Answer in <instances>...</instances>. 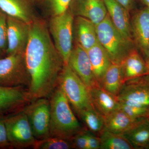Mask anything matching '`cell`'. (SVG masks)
<instances>
[{
  "label": "cell",
  "mask_w": 149,
  "mask_h": 149,
  "mask_svg": "<svg viewBox=\"0 0 149 149\" xmlns=\"http://www.w3.org/2000/svg\"><path fill=\"white\" fill-rule=\"evenodd\" d=\"M29 24L24 56L31 79L28 91L32 101L50 97L58 86L60 74L65 64L45 22L36 17Z\"/></svg>",
  "instance_id": "6da1fadb"
},
{
  "label": "cell",
  "mask_w": 149,
  "mask_h": 149,
  "mask_svg": "<svg viewBox=\"0 0 149 149\" xmlns=\"http://www.w3.org/2000/svg\"><path fill=\"white\" fill-rule=\"evenodd\" d=\"M50 97V134L71 141L75 135L84 129L72 112L69 102L58 86Z\"/></svg>",
  "instance_id": "7a4b0ae2"
},
{
  "label": "cell",
  "mask_w": 149,
  "mask_h": 149,
  "mask_svg": "<svg viewBox=\"0 0 149 149\" xmlns=\"http://www.w3.org/2000/svg\"><path fill=\"white\" fill-rule=\"evenodd\" d=\"M96 27L98 42L106 51L112 63L120 65L136 47L133 42L125 39L116 28L108 14Z\"/></svg>",
  "instance_id": "3957f363"
},
{
  "label": "cell",
  "mask_w": 149,
  "mask_h": 149,
  "mask_svg": "<svg viewBox=\"0 0 149 149\" xmlns=\"http://www.w3.org/2000/svg\"><path fill=\"white\" fill-rule=\"evenodd\" d=\"M74 16L69 9L51 17L48 27L55 47L67 64L73 48Z\"/></svg>",
  "instance_id": "277c9868"
},
{
  "label": "cell",
  "mask_w": 149,
  "mask_h": 149,
  "mask_svg": "<svg viewBox=\"0 0 149 149\" xmlns=\"http://www.w3.org/2000/svg\"><path fill=\"white\" fill-rule=\"evenodd\" d=\"M58 86L76 113L92 105L89 89L68 65L63 66Z\"/></svg>",
  "instance_id": "5b68a950"
},
{
  "label": "cell",
  "mask_w": 149,
  "mask_h": 149,
  "mask_svg": "<svg viewBox=\"0 0 149 149\" xmlns=\"http://www.w3.org/2000/svg\"><path fill=\"white\" fill-rule=\"evenodd\" d=\"M30 82L24 53L0 57V86L28 88Z\"/></svg>",
  "instance_id": "8992f818"
},
{
  "label": "cell",
  "mask_w": 149,
  "mask_h": 149,
  "mask_svg": "<svg viewBox=\"0 0 149 149\" xmlns=\"http://www.w3.org/2000/svg\"><path fill=\"white\" fill-rule=\"evenodd\" d=\"M3 118L11 147L16 148L33 147L37 140L23 110L14 112Z\"/></svg>",
  "instance_id": "52a82bcc"
},
{
  "label": "cell",
  "mask_w": 149,
  "mask_h": 149,
  "mask_svg": "<svg viewBox=\"0 0 149 149\" xmlns=\"http://www.w3.org/2000/svg\"><path fill=\"white\" fill-rule=\"evenodd\" d=\"M37 140L50 136V102L47 98H40L29 102L23 109Z\"/></svg>",
  "instance_id": "ba28073f"
},
{
  "label": "cell",
  "mask_w": 149,
  "mask_h": 149,
  "mask_svg": "<svg viewBox=\"0 0 149 149\" xmlns=\"http://www.w3.org/2000/svg\"><path fill=\"white\" fill-rule=\"evenodd\" d=\"M117 97L120 102L149 108V74L125 82Z\"/></svg>",
  "instance_id": "9c48e42d"
},
{
  "label": "cell",
  "mask_w": 149,
  "mask_h": 149,
  "mask_svg": "<svg viewBox=\"0 0 149 149\" xmlns=\"http://www.w3.org/2000/svg\"><path fill=\"white\" fill-rule=\"evenodd\" d=\"M7 24L8 45L6 55L24 53L29 41L30 24L8 15Z\"/></svg>",
  "instance_id": "30bf717a"
},
{
  "label": "cell",
  "mask_w": 149,
  "mask_h": 149,
  "mask_svg": "<svg viewBox=\"0 0 149 149\" xmlns=\"http://www.w3.org/2000/svg\"><path fill=\"white\" fill-rule=\"evenodd\" d=\"M67 64L88 89L99 86L93 72L88 52L79 45L74 43Z\"/></svg>",
  "instance_id": "8fae6325"
},
{
  "label": "cell",
  "mask_w": 149,
  "mask_h": 149,
  "mask_svg": "<svg viewBox=\"0 0 149 149\" xmlns=\"http://www.w3.org/2000/svg\"><path fill=\"white\" fill-rule=\"evenodd\" d=\"M130 25L133 42L144 57L149 43V8L145 7L135 11Z\"/></svg>",
  "instance_id": "7c38bea8"
},
{
  "label": "cell",
  "mask_w": 149,
  "mask_h": 149,
  "mask_svg": "<svg viewBox=\"0 0 149 149\" xmlns=\"http://www.w3.org/2000/svg\"><path fill=\"white\" fill-rule=\"evenodd\" d=\"M68 9L74 16L87 19L97 25L108 15L103 0H72Z\"/></svg>",
  "instance_id": "4fadbf2b"
},
{
  "label": "cell",
  "mask_w": 149,
  "mask_h": 149,
  "mask_svg": "<svg viewBox=\"0 0 149 149\" xmlns=\"http://www.w3.org/2000/svg\"><path fill=\"white\" fill-rule=\"evenodd\" d=\"M31 101L28 89L0 86V117L5 114L15 112Z\"/></svg>",
  "instance_id": "5bb4252c"
},
{
  "label": "cell",
  "mask_w": 149,
  "mask_h": 149,
  "mask_svg": "<svg viewBox=\"0 0 149 149\" xmlns=\"http://www.w3.org/2000/svg\"><path fill=\"white\" fill-rule=\"evenodd\" d=\"M73 35L74 43L88 51L98 42L96 25L87 19L74 16Z\"/></svg>",
  "instance_id": "9a60e30c"
},
{
  "label": "cell",
  "mask_w": 149,
  "mask_h": 149,
  "mask_svg": "<svg viewBox=\"0 0 149 149\" xmlns=\"http://www.w3.org/2000/svg\"><path fill=\"white\" fill-rule=\"evenodd\" d=\"M112 23L125 39L133 42L129 12L116 0H103Z\"/></svg>",
  "instance_id": "2e32d148"
},
{
  "label": "cell",
  "mask_w": 149,
  "mask_h": 149,
  "mask_svg": "<svg viewBox=\"0 0 149 149\" xmlns=\"http://www.w3.org/2000/svg\"><path fill=\"white\" fill-rule=\"evenodd\" d=\"M124 82L149 74V71L143 56L136 47L133 49L120 64Z\"/></svg>",
  "instance_id": "e0dca14e"
},
{
  "label": "cell",
  "mask_w": 149,
  "mask_h": 149,
  "mask_svg": "<svg viewBox=\"0 0 149 149\" xmlns=\"http://www.w3.org/2000/svg\"><path fill=\"white\" fill-rule=\"evenodd\" d=\"M89 93L92 106L104 117L119 109L120 102L117 97L100 86L89 89Z\"/></svg>",
  "instance_id": "ac0fdd59"
},
{
  "label": "cell",
  "mask_w": 149,
  "mask_h": 149,
  "mask_svg": "<svg viewBox=\"0 0 149 149\" xmlns=\"http://www.w3.org/2000/svg\"><path fill=\"white\" fill-rule=\"evenodd\" d=\"M0 9L29 24L36 18L29 0H0Z\"/></svg>",
  "instance_id": "d6986e66"
},
{
  "label": "cell",
  "mask_w": 149,
  "mask_h": 149,
  "mask_svg": "<svg viewBox=\"0 0 149 149\" xmlns=\"http://www.w3.org/2000/svg\"><path fill=\"white\" fill-rule=\"evenodd\" d=\"M87 52L96 81L100 86L107 70L112 63L111 61L99 42Z\"/></svg>",
  "instance_id": "ffe728a7"
},
{
  "label": "cell",
  "mask_w": 149,
  "mask_h": 149,
  "mask_svg": "<svg viewBox=\"0 0 149 149\" xmlns=\"http://www.w3.org/2000/svg\"><path fill=\"white\" fill-rule=\"evenodd\" d=\"M123 135L135 149H149V117L140 119Z\"/></svg>",
  "instance_id": "44dd1931"
},
{
  "label": "cell",
  "mask_w": 149,
  "mask_h": 149,
  "mask_svg": "<svg viewBox=\"0 0 149 149\" xmlns=\"http://www.w3.org/2000/svg\"><path fill=\"white\" fill-rule=\"evenodd\" d=\"M141 118H132L118 109L105 117L104 130L123 134Z\"/></svg>",
  "instance_id": "7402d4cb"
},
{
  "label": "cell",
  "mask_w": 149,
  "mask_h": 149,
  "mask_svg": "<svg viewBox=\"0 0 149 149\" xmlns=\"http://www.w3.org/2000/svg\"><path fill=\"white\" fill-rule=\"evenodd\" d=\"M124 84L120 65L112 63L105 73L100 86L117 97Z\"/></svg>",
  "instance_id": "603a6c76"
},
{
  "label": "cell",
  "mask_w": 149,
  "mask_h": 149,
  "mask_svg": "<svg viewBox=\"0 0 149 149\" xmlns=\"http://www.w3.org/2000/svg\"><path fill=\"white\" fill-rule=\"evenodd\" d=\"M86 129L98 136L104 130L105 118L96 111L92 105L77 112Z\"/></svg>",
  "instance_id": "cb8c5ba5"
},
{
  "label": "cell",
  "mask_w": 149,
  "mask_h": 149,
  "mask_svg": "<svg viewBox=\"0 0 149 149\" xmlns=\"http://www.w3.org/2000/svg\"><path fill=\"white\" fill-rule=\"evenodd\" d=\"M100 149H135L123 134L104 130L100 135Z\"/></svg>",
  "instance_id": "d4e9b609"
},
{
  "label": "cell",
  "mask_w": 149,
  "mask_h": 149,
  "mask_svg": "<svg viewBox=\"0 0 149 149\" xmlns=\"http://www.w3.org/2000/svg\"><path fill=\"white\" fill-rule=\"evenodd\" d=\"M32 148L35 149H73L71 141L52 136L37 140Z\"/></svg>",
  "instance_id": "484cf974"
},
{
  "label": "cell",
  "mask_w": 149,
  "mask_h": 149,
  "mask_svg": "<svg viewBox=\"0 0 149 149\" xmlns=\"http://www.w3.org/2000/svg\"><path fill=\"white\" fill-rule=\"evenodd\" d=\"M120 102L119 109L134 119L149 117V108Z\"/></svg>",
  "instance_id": "4316f807"
},
{
  "label": "cell",
  "mask_w": 149,
  "mask_h": 149,
  "mask_svg": "<svg viewBox=\"0 0 149 149\" xmlns=\"http://www.w3.org/2000/svg\"><path fill=\"white\" fill-rule=\"evenodd\" d=\"M72 0H46L48 10L52 16L64 13L69 8Z\"/></svg>",
  "instance_id": "83f0119b"
},
{
  "label": "cell",
  "mask_w": 149,
  "mask_h": 149,
  "mask_svg": "<svg viewBox=\"0 0 149 149\" xmlns=\"http://www.w3.org/2000/svg\"><path fill=\"white\" fill-rule=\"evenodd\" d=\"M8 15L0 9V52L5 54L7 49Z\"/></svg>",
  "instance_id": "f1b7e54d"
},
{
  "label": "cell",
  "mask_w": 149,
  "mask_h": 149,
  "mask_svg": "<svg viewBox=\"0 0 149 149\" xmlns=\"http://www.w3.org/2000/svg\"><path fill=\"white\" fill-rule=\"evenodd\" d=\"M73 148L88 149V130L84 129L75 135L71 140Z\"/></svg>",
  "instance_id": "f546056e"
},
{
  "label": "cell",
  "mask_w": 149,
  "mask_h": 149,
  "mask_svg": "<svg viewBox=\"0 0 149 149\" xmlns=\"http://www.w3.org/2000/svg\"><path fill=\"white\" fill-rule=\"evenodd\" d=\"M11 147L8 138L7 133L3 118H0V148Z\"/></svg>",
  "instance_id": "4dcf8cb0"
},
{
  "label": "cell",
  "mask_w": 149,
  "mask_h": 149,
  "mask_svg": "<svg viewBox=\"0 0 149 149\" xmlns=\"http://www.w3.org/2000/svg\"><path fill=\"white\" fill-rule=\"evenodd\" d=\"M88 149H100L101 141L100 136L94 134L88 130Z\"/></svg>",
  "instance_id": "1f68e13d"
},
{
  "label": "cell",
  "mask_w": 149,
  "mask_h": 149,
  "mask_svg": "<svg viewBox=\"0 0 149 149\" xmlns=\"http://www.w3.org/2000/svg\"><path fill=\"white\" fill-rule=\"evenodd\" d=\"M117 2L130 12L134 8L135 0H116Z\"/></svg>",
  "instance_id": "d6a6232c"
},
{
  "label": "cell",
  "mask_w": 149,
  "mask_h": 149,
  "mask_svg": "<svg viewBox=\"0 0 149 149\" xmlns=\"http://www.w3.org/2000/svg\"><path fill=\"white\" fill-rule=\"evenodd\" d=\"M144 58L145 59V61L146 62V63L149 71V43L148 49H147L146 53L144 56Z\"/></svg>",
  "instance_id": "836d02e7"
},
{
  "label": "cell",
  "mask_w": 149,
  "mask_h": 149,
  "mask_svg": "<svg viewBox=\"0 0 149 149\" xmlns=\"http://www.w3.org/2000/svg\"><path fill=\"white\" fill-rule=\"evenodd\" d=\"M140 1L145 6V7L149 8V0H140Z\"/></svg>",
  "instance_id": "e575fe53"
},
{
  "label": "cell",
  "mask_w": 149,
  "mask_h": 149,
  "mask_svg": "<svg viewBox=\"0 0 149 149\" xmlns=\"http://www.w3.org/2000/svg\"><path fill=\"white\" fill-rule=\"evenodd\" d=\"M3 54V53H2L1 52H0V57H1L2 54Z\"/></svg>",
  "instance_id": "d590c367"
},
{
  "label": "cell",
  "mask_w": 149,
  "mask_h": 149,
  "mask_svg": "<svg viewBox=\"0 0 149 149\" xmlns=\"http://www.w3.org/2000/svg\"><path fill=\"white\" fill-rule=\"evenodd\" d=\"M32 1H40V0H32Z\"/></svg>",
  "instance_id": "8d00e7d4"
},
{
  "label": "cell",
  "mask_w": 149,
  "mask_h": 149,
  "mask_svg": "<svg viewBox=\"0 0 149 149\" xmlns=\"http://www.w3.org/2000/svg\"><path fill=\"white\" fill-rule=\"evenodd\" d=\"M1 117H0V118H1Z\"/></svg>",
  "instance_id": "74e56055"
}]
</instances>
